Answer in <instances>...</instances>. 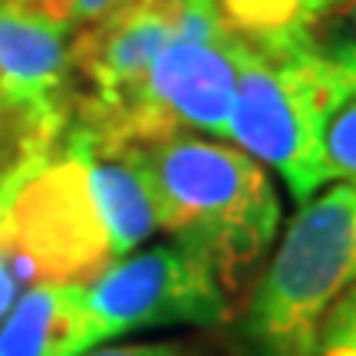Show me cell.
Wrapping results in <instances>:
<instances>
[{
    "mask_svg": "<svg viewBox=\"0 0 356 356\" xmlns=\"http://www.w3.org/2000/svg\"><path fill=\"white\" fill-rule=\"evenodd\" d=\"M79 353H86L79 284H37L17 297L0 327V356Z\"/></svg>",
    "mask_w": 356,
    "mask_h": 356,
    "instance_id": "cell-9",
    "label": "cell"
},
{
    "mask_svg": "<svg viewBox=\"0 0 356 356\" xmlns=\"http://www.w3.org/2000/svg\"><path fill=\"white\" fill-rule=\"evenodd\" d=\"M70 132L86 155L89 188L102 215V225L109 231L113 254L119 261L159 231V208H155V191L145 172L142 149L106 139L76 119L70 122Z\"/></svg>",
    "mask_w": 356,
    "mask_h": 356,
    "instance_id": "cell-8",
    "label": "cell"
},
{
    "mask_svg": "<svg viewBox=\"0 0 356 356\" xmlns=\"http://www.w3.org/2000/svg\"><path fill=\"white\" fill-rule=\"evenodd\" d=\"M24 284H30L24 264L13 257V251L0 241V320L10 314V307L17 304V297L24 291Z\"/></svg>",
    "mask_w": 356,
    "mask_h": 356,
    "instance_id": "cell-13",
    "label": "cell"
},
{
    "mask_svg": "<svg viewBox=\"0 0 356 356\" xmlns=\"http://www.w3.org/2000/svg\"><path fill=\"white\" fill-rule=\"evenodd\" d=\"M79 304L86 350L136 330L228 320V291L202 257L175 241L113 261L99 277L79 284Z\"/></svg>",
    "mask_w": 356,
    "mask_h": 356,
    "instance_id": "cell-6",
    "label": "cell"
},
{
    "mask_svg": "<svg viewBox=\"0 0 356 356\" xmlns=\"http://www.w3.org/2000/svg\"><path fill=\"white\" fill-rule=\"evenodd\" d=\"M314 356H356V287H350L327 314Z\"/></svg>",
    "mask_w": 356,
    "mask_h": 356,
    "instance_id": "cell-12",
    "label": "cell"
},
{
    "mask_svg": "<svg viewBox=\"0 0 356 356\" xmlns=\"http://www.w3.org/2000/svg\"><path fill=\"white\" fill-rule=\"evenodd\" d=\"M79 356H191L188 346L181 343H126V346H102L86 350Z\"/></svg>",
    "mask_w": 356,
    "mask_h": 356,
    "instance_id": "cell-14",
    "label": "cell"
},
{
    "mask_svg": "<svg viewBox=\"0 0 356 356\" xmlns=\"http://www.w3.org/2000/svg\"><path fill=\"white\" fill-rule=\"evenodd\" d=\"M356 96V43L340 33L297 30L270 40L241 37L228 139L274 168L293 202L323 181V132Z\"/></svg>",
    "mask_w": 356,
    "mask_h": 356,
    "instance_id": "cell-1",
    "label": "cell"
},
{
    "mask_svg": "<svg viewBox=\"0 0 356 356\" xmlns=\"http://www.w3.org/2000/svg\"><path fill=\"white\" fill-rule=\"evenodd\" d=\"M323 181L356 188V96L340 106L323 132Z\"/></svg>",
    "mask_w": 356,
    "mask_h": 356,
    "instance_id": "cell-10",
    "label": "cell"
},
{
    "mask_svg": "<svg viewBox=\"0 0 356 356\" xmlns=\"http://www.w3.org/2000/svg\"><path fill=\"white\" fill-rule=\"evenodd\" d=\"M76 96L70 33L0 0V175L63 136Z\"/></svg>",
    "mask_w": 356,
    "mask_h": 356,
    "instance_id": "cell-7",
    "label": "cell"
},
{
    "mask_svg": "<svg viewBox=\"0 0 356 356\" xmlns=\"http://www.w3.org/2000/svg\"><path fill=\"white\" fill-rule=\"evenodd\" d=\"M350 40L356 43V0H353V7H350Z\"/></svg>",
    "mask_w": 356,
    "mask_h": 356,
    "instance_id": "cell-16",
    "label": "cell"
},
{
    "mask_svg": "<svg viewBox=\"0 0 356 356\" xmlns=\"http://www.w3.org/2000/svg\"><path fill=\"white\" fill-rule=\"evenodd\" d=\"M26 13H33L37 20L56 26L63 33H76L83 26L96 24L102 13H109L119 0H17Z\"/></svg>",
    "mask_w": 356,
    "mask_h": 356,
    "instance_id": "cell-11",
    "label": "cell"
},
{
    "mask_svg": "<svg viewBox=\"0 0 356 356\" xmlns=\"http://www.w3.org/2000/svg\"><path fill=\"white\" fill-rule=\"evenodd\" d=\"M356 287V188L337 181L307 198L244 307L248 356H314L320 327Z\"/></svg>",
    "mask_w": 356,
    "mask_h": 356,
    "instance_id": "cell-3",
    "label": "cell"
},
{
    "mask_svg": "<svg viewBox=\"0 0 356 356\" xmlns=\"http://www.w3.org/2000/svg\"><path fill=\"white\" fill-rule=\"evenodd\" d=\"M241 33L228 24L218 0H185L175 37L126 99L73 119L99 136L129 145H149L172 136H221L238 86Z\"/></svg>",
    "mask_w": 356,
    "mask_h": 356,
    "instance_id": "cell-4",
    "label": "cell"
},
{
    "mask_svg": "<svg viewBox=\"0 0 356 356\" xmlns=\"http://www.w3.org/2000/svg\"><path fill=\"white\" fill-rule=\"evenodd\" d=\"M139 149L159 228L202 257L225 291L244 287L280 228V198L264 165L204 136H172Z\"/></svg>",
    "mask_w": 356,
    "mask_h": 356,
    "instance_id": "cell-2",
    "label": "cell"
},
{
    "mask_svg": "<svg viewBox=\"0 0 356 356\" xmlns=\"http://www.w3.org/2000/svg\"><path fill=\"white\" fill-rule=\"evenodd\" d=\"M353 0H304V24L310 30H320L330 17H337L340 10H350Z\"/></svg>",
    "mask_w": 356,
    "mask_h": 356,
    "instance_id": "cell-15",
    "label": "cell"
},
{
    "mask_svg": "<svg viewBox=\"0 0 356 356\" xmlns=\"http://www.w3.org/2000/svg\"><path fill=\"white\" fill-rule=\"evenodd\" d=\"M0 241L37 284H89L115 261L70 129L0 175Z\"/></svg>",
    "mask_w": 356,
    "mask_h": 356,
    "instance_id": "cell-5",
    "label": "cell"
}]
</instances>
